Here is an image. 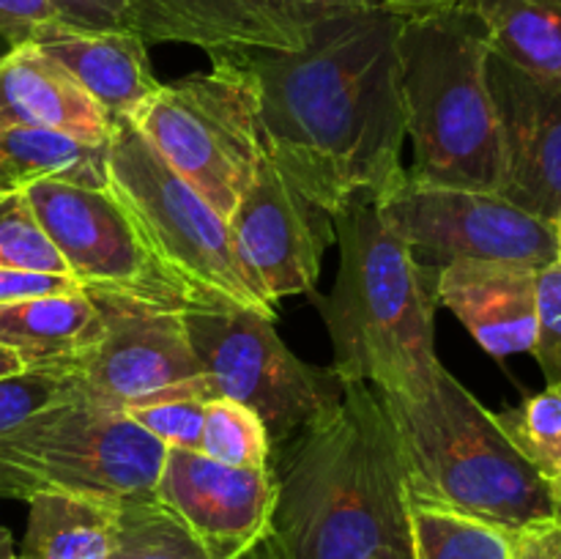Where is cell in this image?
<instances>
[{
    "label": "cell",
    "mask_w": 561,
    "mask_h": 559,
    "mask_svg": "<svg viewBox=\"0 0 561 559\" xmlns=\"http://www.w3.org/2000/svg\"><path fill=\"white\" fill-rule=\"evenodd\" d=\"M403 16L359 5L321 22L296 53H228L255 80L263 140L323 212L381 197L405 175L398 38Z\"/></svg>",
    "instance_id": "1"
},
{
    "label": "cell",
    "mask_w": 561,
    "mask_h": 559,
    "mask_svg": "<svg viewBox=\"0 0 561 559\" xmlns=\"http://www.w3.org/2000/svg\"><path fill=\"white\" fill-rule=\"evenodd\" d=\"M279 444L263 559H370L411 543L403 464L378 389L345 384L332 411Z\"/></svg>",
    "instance_id": "2"
},
{
    "label": "cell",
    "mask_w": 561,
    "mask_h": 559,
    "mask_svg": "<svg viewBox=\"0 0 561 559\" xmlns=\"http://www.w3.org/2000/svg\"><path fill=\"white\" fill-rule=\"evenodd\" d=\"M332 223L340 266L321 312L334 376L381 395L422 398L444 367L425 266L381 217L376 197H351Z\"/></svg>",
    "instance_id": "3"
},
{
    "label": "cell",
    "mask_w": 561,
    "mask_h": 559,
    "mask_svg": "<svg viewBox=\"0 0 561 559\" xmlns=\"http://www.w3.org/2000/svg\"><path fill=\"white\" fill-rule=\"evenodd\" d=\"M381 400L398 438L409 507L466 515L502 532L557 515L548 482L447 367L422 398Z\"/></svg>",
    "instance_id": "4"
},
{
    "label": "cell",
    "mask_w": 561,
    "mask_h": 559,
    "mask_svg": "<svg viewBox=\"0 0 561 559\" xmlns=\"http://www.w3.org/2000/svg\"><path fill=\"white\" fill-rule=\"evenodd\" d=\"M411 181L499 192L502 135L488 85L485 25L471 5L403 20L398 38Z\"/></svg>",
    "instance_id": "5"
},
{
    "label": "cell",
    "mask_w": 561,
    "mask_h": 559,
    "mask_svg": "<svg viewBox=\"0 0 561 559\" xmlns=\"http://www.w3.org/2000/svg\"><path fill=\"white\" fill-rule=\"evenodd\" d=\"M107 190L186 305L244 307L277 318V307L247 274L228 219L159 157L129 118L110 121Z\"/></svg>",
    "instance_id": "6"
},
{
    "label": "cell",
    "mask_w": 561,
    "mask_h": 559,
    "mask_svg": "<svg viewBox=\"0 0 561 559\" xmlns=\"http://www.w3.org/2000/svg\"><path fill=\"white\" fill-rule=\"evenodd\" d=\"M159 438L118 409L71 395L0 436V497L77 493L115 504L153 499Z\"/></svg>",
    "instance_id": "7"
},
{
    "label": "cell",
    "mask_w": 561,
    "mask_h": 559,
    "mask_svg": "<svg viewBox=\"0 0 561 559\" xmlns=\"http://www.w3.org/2000/svg\"><path fill=\"white\" fill-rule=\"evenodd\" d=\"M214 69L157 91L129 115L159 157L190 181L225 219L266 153L255 80L230 55Z\"/></svg>",
    "instance_id": "8"
},
{
    "label": "cell",
    "mask_w": 561,
    "mask_h": 559,
    "mask_svg": "<svg viewBox=\"0 0 561 559\" xmlns=\"http://www.w3.org/2000/svg\"><path fill=\"white\" fill-rule=\"evenodd\" d=\"M184 327L203 373L217 389L255 411L272 442L332 411L345 384L334 370L301 362L274 329V318L244 307H186Z\"/></svg>",
    "instance_id": "9"
},
{
    "label": "cell",
    "mask_w": 561,
    "mask_h": 559,
    "mask_svg": "<svg viewBox=\"0 0 561 559\" xmlns=\"http://www.w3.org/2000/svg\"><path fill=\"white\" fill-rule=\"evenodd\" d=\"M85 294L96 307V329L66 370L75 395L118 411L168 398H217L192 351L186 307L113 290Z\"/></svg>",
    "instance_id": "10"
},
{
    "label": "cell",
    "mask_w": 561,
    "mask_h": 559,
    "mask_svg": "<svg viewBox=\"0 0 561 559\" xmlns=\"http://www.w3.org/2000/svg\"><path fill=\"white\" fill-rule=\"evenodd\" d=\"M381 217L416 261H507L542 272L557 263L553 223L531 217L496 192L416 184L409 175L376 197Z\"/></svg>",
    "instance_id": "11"
},
{
    "label": "cell",
    "mask_w": 561,
    "mask_h": 559,
    "mask_svg": "<svg viewBox=\"0 0 561 559\" xmlns=\"http://www.w3.org/2000/svg\"><path fill=\"white\" fill-rule=\"evenodd\" d=\"M25 197L44 233L69 266L71 277L82 288L190 307L170 280L153 266L129 217L110 190L47 179L27 186Z\"/></svg>",
    "instance_id": "12"
},
{
    "label": "cell",
    "mask_w": 561,
    "mask_h": 559,
    "mask_svg": "<svg viewBox=\"0 0 561 559\" xmlns=\"http://www.w3.org/2000/svg\"><path fill=\"white\" fill-rule=\"evenodd\" d=\"M228 223L241 263L268 305L316 288L321 255L334 239L332 214L285 179L268 148Z\"/></svg>",
    "instance_id": "13"
},
{
    "label": "cell",
    "mask_w": 561,
    "mask_h": 559,
    "mask_svg": "<svg viewBox=\"0 0 561 559\" xmlns=\"http://www.w3.org/2000/svg\"><path fill=\"white\" fill-rule=\"evenodd\" d=\"M370 0H129L131 31L146 44H192L208 55L296 53L316 27Z\"/></svg>",
    "instance_id": "14"
},
{
    "label": "cell",
    "mask_w": 561,
    "mask_h": 559,
    "mask_svg": "<svg viewBox=\"0 0 561 559\" xmlns=\"http://www.w3.org/2000/svg\"><path fill=\"white\" fill-rule=\"evenodd\" d=\"M153 499L179 518L208 559H247L272 526V469H239L195 449L168 447Z\"/></svg>",
    "instance_id": "15"
},
{
    "label": "cell",
    "mask_w": 561,
    "mask_h": 559,
    "mask_svg": "<svg viewBox=\"0 0 561 559\" xmlns=\"http://www.w3.org/2000/svg\"><path fill=\"white\" fill-rule=\"evenodd\" d=\"M488 85L502 135L496 195L553 223L561 212V80L531 77L491 55Z\"/></svg>",
    "instance_id": "16"
},
{
    "label": "cell",
    "mask_w": 561,
    "mask_h": 559,
    "mask_svg": "<svg viewBox=\"0 0 561 559\" xmlns=\"http://www.w3.org/2000/svg\"><path fill=\"white\" fill-rule=\"evenodd\" d=\"M537 274L507 261H453L438 269L436 296L491 356L531 354L540 327Z\"/></svg>",
    "instance_id": "17"
},
{
    "label": "cell",
    "mask_w": 561,
    "mask_h": 559,
    "mask_svg": "<svg viewBox=\"0 0 561 559\" xmlns=\"http://www.w3.org/2000/svg\"><path fill=\"white\" fill-rule=\"evenodd\" d=\"M0 129H47L91 146L110 140L107 113L33 42L0 55Z\"/></svg>",
    "instance_id": "18"
},
{
    "label": "cell",
    "mask_w": 561,
    "mask_h": 559,
    "mask_svg": "<svg viewBox=\"0 0 561 559\" xmlns=\"http://www.w3.org/2000/svg\"><path fill=\"white\" fill-rule=\"evenodd\" d=\"M31 42L58 60L110 121L129 118L159 88L148 60V44L131 27L85 31L58 20L42 27Z\"/></svg>",
    "instance_id": "19"
},
{
    "label": "cell",
    "mask_w": 561,
    "mask_h": 559,
    "mask_svg": "<svg viewBox=\"0 0 561 559\" xmlns=\"http://www.w3.org/2000/svg\"><path fill=\"white\" fill-rule=\"evenodd\" d=\"M96 329V307L85 288L0 305V345L14 351L25 367L69 370Z\"/></svg>",
    "instance_id": "20"
},
{
    "label": "cell",
    "mask_w": 561,
    "mask_h": 559,
    "mask_svg": "<svg viewBox=\"0 0 561 559\" xmlns=\"http://www.w3.org/2000/svg\"><path fill=\"white\" fill-rule=\"evenodd\" d=\"M121 504L77 493L27 499V529L16 559H110Z\"/></svg>",
    "instance_id": "21"
},
{
    "label": "cell",
    "mask_w": 561,
    "mask_h": 559,
    "mask_svg": "<svg viewBox=\"0 0 561 559\" xmlns=\"http://www.w3.org/2000/svg\"><path fill=\"white\" fill-rule=\"evenodd\" d=\"M47 179L107 190V142L91 146L47 129H0V195Z\"/></svg>",
    "instance_id": "22"
},
{
    "label": "cell",
    "mask_w": 561,
    "mask_h": 559,
    "mask_svg": "<svg viewBox=\"0 0 561 559\" xmlns=\"http://www.w3.org/2000/svg\"><path fill=\"white\" fill-rule=\"evenodd\" d=\"M491 55L542 80H561V0H469Z\"/></svg>",
    "instance_id": "23"
},
{
    "label": "cell",
    "mask_w": 561,
    "mask_h": 559,
    "mask_svg": "<svg viewBox=\"0 0 561 559\" xmlns=\"http://www.w3.org/2000/svg\"><path fill=\"white\" fill-rule=\"evenodd\" d=\"M414 559H513L502 529L431 507H409Z\"/></svg>",
    "instance_id": "24"
},
{
    "label": "cell",
    "mask_w": 561,
    "mask_h": 559,
    "mask_svg": "<svg viewBox=\"0 0 561 559\" xmlns=\"http://www.w3.org/2000/svg\"><path fill=\"white\" fill-rule=\"evenodd\" d=\"M493 417L526 464L548 488H557L561 482V384H548L542 392Z\"/></svg>",
    "instance_id": "25"
},
{
    "label": "cell",
    "mask_w": 561,
    "mask_h": 559,
    "mask_svg": "<svg viewBox=\"0 0 561 559\" xmlns=\"http://www.w3.org/2000/svg\"><path fill=\"white\" fill-rule=\"evenodd\" d=\"M110 559H208L201 543L157 499L121 504L118 537ZM247 559H263L261 546Z\"/></svg>",
    "instance_id": "26"
},
{
    "label": "cell",
    "mask_w": 561,
    "mask_h": 559,
    "mask_svg": "<svg viewBox=\"0 0 561 559\" xmlns=\"http://www.w3.org/2000/svg\"><path fill=\"white\" fill-rule=\"evenodd\" d=\"M197 453L225 466L266 469L272 464V436L252 409L230 398H214L206 403Z\"/></svg>",
    "instance_id": "27"
},
{
    "label": "cell",
    "mask_w": 561,
    "mask_h": 559,
    "mask_svg": "<svg viewBox=\"0 0 561 559\" xmlns=\"http://www.w3.org/2000/svg\"><path fill=\"white\" fill-rule=\"evenodd\" d=\"M0 269L71 277L66 261L38 225L25 192L0 195Z\"/></svg>",
    "instance_id": "28"
},
{
    "label": "cell",
    "mask_w": 561,
    "mask_h": 559,
    "mask_svg": "<svg viewBox=\"0 0 561 559\" xmlns=\"http://www.w3.org/2000/svg\"><path fill=\"white\" fill-rule=\"evenodd\" d=\"M71 395H75V378L64 370L27 367L16 376L0 378V436Z\"/></svg>",
    "instance_id": "29"
},
{
    "label": "cell",
    "mask_w": 561,
    "mask_h": 559,
    "mask_svg": "<svg viewBox=\"0 0 561 559\" xmlns=\"http://www.w3.org/2000/svg\"><path fill=\"white\" fill-rule=\"evenodd\" d=\"M129 420H135L142 431L151 433L164 447L201 449L203 417H206V400L201 398H168L157 403L131 406L124 409Z\"/></svg>",
    "instance_id": "30"
},
{
    "label": "cell",
    "mask_w": 561,
    "mask_h": 559,
    "mask_svg": "<svg viewBox=\"0 0 561 559\" xmlns=\"http://www.w3.org/2000/svg\"><path fill=\"white\" fill-rule=\"evenodd\" d=\"M537 299H540V327L531 349L542 367L546 384H561V263H551L537 274Z\"/></svg>",
    "instance_id": "31"
},
{
    "label": "cell",
    "mask_w": 561,
    "mask_h": 559,
    "mask_svg": "<svg viewBox=\"0 0 561 559\" xmlns=\"http://www.w3.org/2000/svg\"><path fill=\"white\" fill-rule=\"evenodd\" d=\"M58 20L85 31H126L131 27L129 0H49Z\"/></svg>",
    "instance_id": "32"
},
{
    "label": "cell",
    "mask_w": 561,
    "mask_h": 559,
    "mask_svg": "<svg viewBox=\"0 0 561 559\" xmlns=\"http://www.w3.org/2000/svg\"><path fill=\"white\" fill-rule=\"evenodd\" d=\"M49 22H58V11L49 0H0V36L11 47L31 42Z\"/></svg>",
    "instance_id": "33"
},
{
    "label": "cell",
    "mask_w": 561,
    "mask_h": 559,
    "mask_svg": "<svg viewBox=\"0 0 561 559\" xmlns=\"http://www.w3.org/2000/svg\"><path fill=\"white\" fill-rule=\"evenodd\" d=\"M82 285L75 277L42 272H20V269H0V305L36 299L49 294H75Z\"/></svg>",
    "instance_id": "34"
},
{
    "label": "cell",
    "mask_w": 561,
    "mask_h": 559,
    "mask_svg": "<svg viewBox=\"0 0 561 559\" xmlns=\"http://www.w3.org/2000/svg\"><path fill=\"white\" fill-rule=\"evenodd\" d=\"M513 559H561V518L535 521L515 532H504Z\"/></svg>",
    "instance_id": "35"
},
{
    "label": "cell",
    "mask_w": 561,
    "mask_h": 559,
    "mask_svg": "<svg viewBox=\"0 0 561 559\" xmlns=\"http://www.w3.org/2000/svg\"><path fill=\"white\" fill-rule=\"evenodd\" d=\"M373 5L383 11H392V14L403 16H422V14H436V11L455 9V5H466L469 0H370Z\"/></svg>",
    "instance_id": "36"
},
{
    "label": "cell",
    "mask_w": 561,
    "mask_h": 559,
    "mask_svg": "<svg viewBox=\"0 0 561 559\" xmlns=\"http://www.w3.org/2000/svg\"><path fill=\"white\" fill-rule=\"evenodd\" d=\"M22 370H27L25 362H22L11 349L0 345V378L16 376V373H22Z\"/></svg>",
    "instance_id": "37"
},
{
    "label": "cell",
    "mask_w": 561,
    "mask_h": 559,
    "mask_svg": "<svg viewBox=\"0 0 561 559\" xmlns=\"http://www.w3.org/2000/svg\"><path fill=\"white\" fill-rule=\"evenodd\" d=\"M370 559H414V554H411V543H400V546L378 548Z\"/></svg>",
    "instance_id": "38"
},
{
    "label": "cell",
    "mask_w": 561,
    "mask_h": 559,
    "mask_svg": "<svg viewBox=\"0 0 561 559\" xmlns=\"http://www.w3.org/2000/svg\"><path fill=\"white\" fill-rule=\"evenodd\" d=\"M0 559H16L14 540H11V532L5 526H0Z\"/></svg>",
    "instance_id": "39"
},
{
    "label": "cell",
    "mask_w": 561,
    "mask_h": 559,
    "mask_svg": "<svg viewBox=\"0 0 561 559\" xmlns=\"http://www.w3.org/2000/svg\"><path fill=\"white\" fill-rule=\"evenodd\" d=\"M553 236H557V261L561 263V212L559 217L553 219Z\"/></svg>",
    "instance_id": "40"
},
{
    "label": "cell",
    "mask_w": 561,
    "mask_h": 559,
    "mask_svg": "<svg viewBox=\"0 0 561 559\" xmlns=\"http://www.w3.org/2000/svg\"><path fill=\"white\" fill-rule=\"evenodd\" d=\"M551 493H553V502H557V515L561 518V482L557 488H551Z\"/></svg>",
    "instance_id": "41"
}]
</instances>
